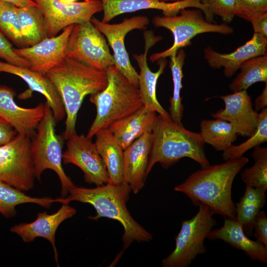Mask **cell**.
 I'll return each mask as SVG.
<instances>
[{
    "label": "cell",
    "mask_w": 267,
    "mask_h": 267,
    "mask_svg": "<svg viewBox=\"0 0 267 267\" xmlns=\"http://www.w3.org/2000/svg\"><path fill=\"white\" fill-rule=\"evenodd\" d=\"M248 161L247 158L242 156L219 165L201 168L174 190L185 194L195 206L203 203L215 214L224 219H236L232 185L236 176Z\"/></svg>",
    "instance_id": "obj_1"
},
{
    "label": "cell",
    "mask_w": 267,
    "mask_h": 267,
    "mask_svg": "<svg viewBox=\"0 0 267 267\" xmlns=\"http://www.w3.org/2000/svg\"><path fill=\"white\" fill-rule=\"evenodd\" d=\"M45 74L56 89L63 104L66 120L62 135L67 140L76 132L78 113L84 98L105 88L107 73L66 56L60 64Z\"/></svg>",
    "instance_id": "obj_2"
},
{
    "label": "cell",
    "mask_w": 267,
    "mask_h": 267,
    "mask_svg": "<svg viewBox=\"0 0 267 267\" xmlns=\"http://www.w3.org/2000/svg\"><path fill=\"white\" fill-rule=\"evenodd\" d=\"M131 191L129 185L125 182L118 185L108 182L92 188L74 185L66 198L69 203L77 201L91 205L96 213L90 217V219L107 218L119 222L124 227L122 239L123 249L126 250L135 241L148 242L153 238L150 233L134 220L127 208Z\"/></svg>",
    "instance_id": "obj_3"
},
{
    "label": "cell",
    "mask_w": 267,
    "mask_h": 267,
    "mask_svg": "<svg viewBox=\"0 0 267 267\" xmlns=\"http://www.w3.org/2000/svg\"><path fill=\"white\" fill-rule=\"evenodd\" d=\"M152 136L146 177L156 163H160L167 169L185 157L198 163L201 168L210 165L204 151L205 142L200 133L186 129L183 125L175 123L171 118L157 115Z\"/></svg>",
    "instance_id": "obj_4"
},
{
    "label": "cell",
    "mask_w": 267,
    "mask_h": 267,
    "mask_svg": "<svg viewBox=\"0 0 267 267\" xmlns=\"http://www.w3.org/2000/svg\"><path fill=\"white\" fill-rule=\"evenodd\" d=\"M107 84L101 91L90 94L96 114L86 135L92 137L100 130L136 112L143 106L138 87L132 83L115 65L106 71Z\"/></svg>",
    "instance_id": "obj_5"
},
{
    "label": "cell",
    "mask_w": 267,
    "mask_h": 267,
    "mask_svg": "<svg viewBox=\"0 0 267 267\" xmlns=\"http://www.w3.org/2000/svg\"><path fill=\"white\" fill-rule=\"evenodd\" d=\"M44 116L31 139L30 149L36 178L41 179L46 170L53 171L61 185V197H65L75 185L62 167L64 137L55 132L56 122L52 111L45 102Z\"/></svg>",
    "instance_id": "obj_6"
},
{
    "label": "cell",
    "mask_w": 267,
    "mask_h": 267,
    "mask_svg": "<svg viewBox=\"0 0 267 267\" xmlns=\"http://www.w3.org/2000/svg\"><path fill=\"white\" fill-rule=\"evenodd\" d=\"M179 15L173 16H155L152 23L156 27L170 30L174 37L172 45L161 52L152 54L150 60L154 62L160 58L176 55L180 48L190 46L191 40L196 35L205 33H218L227 35L233 33V28L225 23L217 24L207 21L203 12L197 8H184Z\"/></svg>",
    "instance_id": "obj_7"
},
{
    "label": "cell",
    "mask_w": 267,
    "mask_h": 267,
    "mask_svg": "<svg viewBox=\"0 0 267 267\" xmlns=\"http://www.w3.org/2000/svg\"><path fill=\"white\" fill-rule=\"evenodd\" d=\"M196 214L182 222L180 230L175 237L174 251L161 263L164 267H187L199 254L206 253L204 244L208 233L216 225L215 213L205 204H198Z\"/></svg>",
    "instance_id": "obj_8"
},
{
    "label": "cell",
    "mask_w": 267,
    "mask_h": 267,
    "mask_svg": "<svg viewBox=\"0 0 267 267\" xmlns=\"http://www.w3.org/2000/svg\"><path fill=\"white\" fill-rule=\"evenodd\" d=\"M66 56L101 71L115 64L104 36L90 21L74 25L67 42Z\"/></svg>",
    "instance_id": "obj_9"
},
{
    "label": "cell",
    "mask_w": 267,
    "mask_h": 267,
    "mask_svg": "<svg viewBox=\"0 0 267 267\" xmlns=\"http://www.w3.org/2000/svg\"><path fill=\"white\" fill-rule=\"evenodd\" d=\"M30 144L29 137L17 134L0 146V179L23 191L33 188L36 178Z\"/></svg>",
    "instance_id": "obj_10"
},
{
    "label": "cell",
    "mask_w": 267,
    "mask_h": 267,
    "mask_svg": "<svg viewBox=\"0 0 267 267\" xmlns=\"http://www.w3.org/2000/svg\"><path fill=\"white\" fill-rule=\"evenodd\" d=\"M41 10L46 25L47 38L56 36L71 25L90 21L103 10L100 0H84L65 3L59 0H33Z\"/></svg>",
    "instance_id": "obj_11"
},
{
    "label": "cell",
    "mask_w": 267,
    "mask_h": 267,
    "mask_svg": "<svg viewBox=\"0 0 267 267\" xmlns=\"http://www.w3.org/2000/svg\"><path fill=\"white\" fill-rule=\"evenodd\" d=\"M90 22L107 39L113 51L114 65L132 83L138 87V74L131 64L124 40L129 32L135 29H145L149 23L148 17L139 15L125 18L118 24L103 23L92 17Z\"/></svg>",
    "instance_id": "obj_12"
},
{
    "label": "cell",
    "mask_w": 267,
    "mask_h": 267,
    "mask_svg": "<svg viewBox=\"0 0 267 267\" xmlns=\"http://www.w3.org/2000/svg\"><path fill=\"white\" fill-rule=\"evenodd\" d=\"M66 140V149L62 154L63 163L79 167L87 183L96 186L107 183L109 178L106 168L95 143L76 132Z\"/></svg>",
    "instance_id": "obj_13"
},
{
    "label": "cell",
    "mask_w": 267,
    "mask_h": 267,
    "mask_svg": "<svg viewBox=\"0 0 267 267\" xmlns=\"http://www.w3.org/2000/svg\"><path fill=\"white\" fill-rule=\"evenodd\" d=\"M74 25L67 26L58 36L46 38L33 46L13 47V51L29 63L30 69L45 74L65 58L67 42Z\"/></svg>",
    "instance_id": "obj_14"
},
{
    "label": "cell",
    "mask_w": 267,
    "mask_h": 267,
    "mask_svg": "<svg viewBox=\"0 0 267 267\" xmlns=\"http://www.w3.org/2000/svg\"><path fill=\"white\" fill-rule=\"evenodd\" d=\"M145 46L144 53L134 54L133 57L140 69L138 74V89L143 105L166 118H170L169 113L159 102L156 96V86L159 77L164 73L168 62L166 58L158 60V70L152 72L148 66L147 55L149 49L161 41L163 37L155 36L151 31H146L144 33Z\"/></svg>",
    "instance_id": "obj_15"
},
{
    "label": "cell",
    "mask_w": 267,
    "mask_h": 267,
    "mask_svg": "<svg viewBox=\"0 0 267 267\" xmlns=\"http://www.w3.org/2000/svg\"><path fill=\"white\" fill-rule=\"evenodd\" d=\"M224 102V109H220L212 116L225 120L231 124L238 135L249 137L257 127L259 113L253 109L251 97L246 90L218 96Z\"/></svg>",
    "instance_id": "obj_16"
},
{
    "label": "cell",
    "mask_w": 267,
    "mask_h": 267,
    "mask_svg": "<svg viewBox=\"0 0 267 267\" xmlns=\"http://www.w3.org/2000/svg\"><path fill=\"white\" fill-rule=\"evenodd\" d=\"M62 204L60 208L54 213L48 214L45 211L39 213L35 221L15 225L10 229L11 232L18 235L26 243L32 242L37 237L47 239L52 246L54 260L57 265L58 255L55 246L56 231L63 221L72 218L77 212L69 203Z\"/></svg>",
    "instance_id": "obj_17"
},
{
    "label": "cell",
    "mask_w": 267,
    "mask_h": 267,
    "mask_svg": "<svg viewBox=\"0 0 267 267\" xmlns=\"http://www.w3.org/2000/svg\"><path fill=\"white\" fill-rule=\"evenodd\" d=\"M13 89L0 85V117L11 125L17 134L25 135L31 139L44 112V104L40 103L32 108L18 105L14 100Z\"/></svg>",
    "instance_id": "obj_18"
},
{
    "label": "cell",
    "mask_w": 267,
    "mask_h": 267,
    "mask_svg": "<svg viewBox=\"0 0 267 267\" xmlns=\"http://www.w3.org/2000/svg\"><path fill=\"white\" fill-rule=\"evenodd\" d=\"M267 38L254 33L252 37L242 45L229 53H221L208 46L204 49V55L209 66L213 69L224 68L227 78L232 77L246 61L267 54Z\"/></svg>",
    "instance_id": "obj_19"
},
{
    "label": "cell",
    "mask_w": 267,
    "mask_h": 267,
    "mask_svg": "<svg viewBox=\"0 0 267 267\" xmlns=\"http://www.w3.org/2000/svg\"><path fill=\"white\" fill-rule=\"evenodd\" d=\"M152 139L150 129L124 150L123 182L129 185L134 194L144 186Z\"/></svg>",
    "instance_id": "obj_20"
},
{
    "label": "cell",
    "mask_w": 267,
    "mask_h": 267,
    "mask_svg": "<svg viewBox=\"0 0 267 267\" xmlns=\"http://www.w3.org/2000/svg\"><path fill=\"white\" fill-rule=\"evenodd\" d=\"M103 7L102 22L108 23L116 16L140 10L154 9L163 11L164 16L177 15L184 8L201 9V0H181L173 2H165L156 0H100Z\"/></svg>",
    "instance_id": "obj_21"
},
{
    "label": "cell",
    "mask_w": 267,
    "mask_h": 267,
    "mask_svg": "<svg viewBox=\"0 0 267 267\" xmlns=\"http://www.w3.org/2000/svg\"><path fill=\"white\" fill-rule=\"evenodd\" d=\"M1 72L19 77L27 84L31 90L43 94L46 99L45 102L52 111L56 123L65 117V109L59 94L46 74L0 60Z\"/></svg>",
    "instance_id": "obj_22"
},
{
    "label": "cell",
    "mask_w": 267,
    "mask_h": 267,
    "mask_svg": "<svg viewBox=\"0 0 267 267\" xmlns=\"http://www.w3.org/2000/svg\"><path fill=\"white\" fill-rule=\"evenodd\" d=\"M207 238L211 240L221 239L243 251L251 259L267 263V248L262 243L249 239L245 234L242 225L236 219L225 218L223 226L211 230Z\"/></svg>",
    "instance_id": "obj_23"
},
{
    "label": "cell",
    "mask_w": 267,
    "mask_h": 267,
    "mask_svg": "<svg viewBox=\"0 0 267 267\" xmlns=\"http://www.w3.org/2000/svg\"><path fill=\"white\" fill-rule=\"evenodd\" d=\"M156 114L143 105L132 114L114 122L108 129L125 150L146 131L152 129Z\"/></svg>",
    "instance_id": "obj_24"
},
{
    "label": "cell",
    "mask_w": 267,
    "mask_h": 267,
    "mask_svg": "<svg viewBox=\"0 0 267 267\" xmlns=\"http://www.w3.org/2000/svg\"><path fill=\"white\" fill-rule=\"evenodd\" d=\"M94 142L106 167L108 183L118 185L123 182L124 150L107 129H101L95 134Z\"/></svg>",
    "instance_id": "obj_25"
},
{
    "label": "cell",
    "mask_w": 267,
    "mask_h": 267,
    "mask_svg": "<svg viewBox=\"0 0 267 267\" xmlns=\"http://www.w3.org/2000/svg\"><path fill=\"white\" fill-rule=\"evenodd\" d=\"M56 202L69 203L66 197H33L26 195L23 191L16 188L0 179V214L6 218H12L17 214L16 207L24 203H34L48 208Z\"/></svg>",
    "instance_id": "obj_26"
},
{
    "label": "cell",
    "mask_w": 267,
    "mask_h": 267,
    "mask_svg": "<svg viewBox=\"0 0 267 267\" xmlns=\"http://www.w3.org/2000/svg\"><path fill=\"white\" fill-rule=\"evenodd\" d=\"M17 11L25 47L33 46L47 38L45 19L38 5L17 7Z\"/></svg>",
    "instance_id": "obj_27"
},
{
    "label": "cell",
    "mask_w": 267,
    "mask_h": 267,
    "mask_svg": "<svg viewBox=\"0 0 267 267\" xmlns=\"http://www.w3.org/2000/svg\"><path fill=\"white\" fill-rule=\"evenodd\" d=\"M267 190L263 187L246 186L243 196L235 206L236 220L242 225L247 236L252 235L254 220L266 203Z\"/></svg>",
    "instance_id": "obj_28"
},
{
    "label": "cell",
    "mask_w": 267,
    "mask_h": 267,
    "mask_svg": "<svg viewBox=\"0 0 267 267\" xmlns=\"http://www.w3.org/2000/svg\"><path fill=\"white\" fill-rule=\"evenodd\" d=\"M200 134L205 143L210 144L217 151H222L232 144L238 135L231 124L220 118L202 120Z\"/></svg>",
    "instance_id": "obj_29"
},
{
    "label": "cell",
    "mask_w": 267,
    "mask_h": 267,
    "mask_svg": "<svg viewBox=\"0 0 267 267\" xmlns=\"http://www.w3.org/2000/svg\"><path fill=\"white\" fill-rule=\"evenodd\" d=\"M239 69L240 72L229 85L233 92L247 90L256 83L267 82V54L246 61Z\"/></svg>",
    "instance_id": "obj_30"
},
{
    "label": "cell",
    "mask_w": 267,
    "mask_h": 267,
    "mask_svg": "<svg viewBox=\"0 0 267 267\" xmlns=\"http://www.w3.org/2000/svg\"><path fill=\"white\" fill-rule=\"evenodd\" d=\"M185 57L186 54L182 48L179 49L176 55L170 57L171 60L169 67L172 75L173 92L169 100V115L172 120L179 125H182L181 121L184 111L180 91L183 87L182 67Z\"/></svg>",
    "instance_id": "obj_31"
},
{
    "label": "cell",
    "mask_w": 267,
    "mask_h": 267,
    "mask_svg": "<svg viewBox=\"0 0 267 267\" xmlns=\"http://www.w3.org/2000/svg\"><path fill=\"white\" fill-rule=\"evenodd\" d=\"M252 156L254 164L243 170L241 179L246 186L267 189V148L255 147Z\"/></svg>",
    "instance_id": "obj_32"
},
{
    "label": "cell",
    "mask_w": 267,
    "mask_h": 267,
    "mask_svg": "<svg viewBox=\"0 0 267 267\" xmlns=\"http://www.w3.org/2000/svg\"><path fill=\"white\" fill-rule=\"evenodd\" d=\"M17 6L0 1V31L17 48L25 47L17 11Z\"/></svg>",
    "instance_id": "obj_33"
},
{
    "label": "cell",
    "mask_w": 267,
    "mask_h": 267,
    "mask_svg": "<svg viewBox=\"0 0 267 267\" xmlns=\"http://www.w3.org/2000/svg\"><path fill=\"white\" fill-rule=\"evenodd\" d=\"M267 141V108L259 113V121L255 132L244 142L238 145L231 144L223 151L224 161L243 156L248 150Z\"/></svg>",
    "instance_id": "obj_34"
},
{
    "label": "cell",
    "mask_w": 267,
    "mask_h": 267,
    "mask_svg": "<svg viewBox=\"0 0 267 267\" xmlns=\"http://www.w3.org/2000/svg\"><path fill=\"white\" fill-rule=\"evenodd\" d=\"M211 13L220 16L224 23L231 22L235 15L237 0H202Z\"/></svg>",
    "instance_id": "obj_35"
},
{
    "label": "cell",
    "mask_w": 267,
    "mask_h": 267,
    "mask_svg": "<svg viewBox=\"0 0 267 267\" xmlns=\"http://www.w3.org/2000/svg\"><path fill=\"white\" fill-rule=\"evenodd\" d=\"M267 12V0H237L235 15L250 21Z\"/></svg>",
    "instance_id": "obj_36"
},
{
    "label": "cell",
    "mask_w": 267,
    "mask_h": 267,
    "mask_svg": "<svg viewBox=\"0 0 267 267\" xmlns=\"http://www.w3.org/2000/svg\"><path fill=\"white\" fill-rule=\"evenodd\" d=\"M12 45L0 31V58L12 65L29 68V63L14 52Z\"/></svg>",
    "instance_id": "obj_37"
},
{
    "label": "cell",
    "mask_w": 267,
    "mask_h": 267,
    "mask_svg": "<svg viewBox=\"0 0 267 267\" xmlns=\"http://www.w3.org/2000/svg\"><path fill=\"white\" fill-rule=\"evenodd\" d=\"M254 236L256 241L267 248V217L264 211L260 210L253 221Z\"/></svg>",
    "instance_id": "obj_38"
},
{
    "label": "cell",
    "mask_w": 267,
    "mask_h": 267,
    "mask_svg": "<svg viewBox=\"0 0 267 267\" xmlns=\"http://www.w3.org/2000/svg\"><path fill=\"white\" fill-rule=\"evenodd\" d=\"M17 134V133L14 128L0 117V146L12 140Z\"/></svg>",
    "instance_id": "obj_39"
},
{
    "label": "cell",
    "mask_w": 267,
    "mask_h": 267,
    "mask_svg": "<svg viewBox=\"0 0 267 267\" xmlns=\"http://www.w3.org/2000/svg\"><path fill=\"white\" fill-rule=\"evenodd\" d=\"M250 22L252 23L254 33L267 38V12L255 17Z\"/></svg>",
    "instance_id": "obj_40"
},
{
    "label": "cell",
    "mask_w": 267,
    "mask_h": 267,
    "mask_svg": "<svg viewBox=\"0 0 267 267\" xmlns=\"http://www.w3.org/2000/svg\"><path fill=\"white\" fill-rule=\"evenodd\" d=\"M254 106L255 111H258L262 110L267 106V82L261 93L255 100Z\"/></svg>",
    "instance_id": "obj_41"
},
{
    "label": "cell",
    "mask_w": 267,
    "mask_h": 267,
    "mask_svg": "<svg viewBox=\"0 0 267 267\" xmlns=\"http://www.w3.org/2000/svg\"><path fill=\"white\" fill-rule=\"evenodd\" d=\"M0 1L10 2L17 7L38 5L33 0H0Z\"/></svg>",
    "instance_id": "obj_42"
},
{
    "label": "cell",
    "mask_w": 267,
    "mask_h": 267,
    "mask_svg": "<svg viewBox=\"0 0 267 267\" xmlns=\"http://www.w3.org/2000/svg\"><path fill=\"white\" fill-rule=\"evenodd\" d=\"M156 0L161 1V2H173L180 1L181 0Z\"/></svg>",
    "instance_id": "obj_43"
},
{
    "label": "cell",
    "mask_w": 267,
    "mask_h": 267,
    "mask_svg": "<svg viewBox=\"0 0 267 267\" xmlns=\"http://www.w3.org/2000/svg\"><path fill=\"white\" fill-rule=\"evenodd\" d=\"M59 0L63 3H68L76 2L77 0Z\"/></svg>",
    "instance_id": "obj_44"
}]
</instances>
